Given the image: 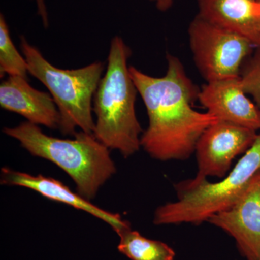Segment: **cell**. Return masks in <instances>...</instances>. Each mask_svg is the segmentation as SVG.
<instances>
[{"label": "cell", "instance_id": "cell-1", "mask_svg": "<svg viewBox=\"0 0 260 260\" xmlns=\"http://www.w3.org/2000/svg\"><path fill=\"white\" fill-rule=\"evenodd\" d=\"M167 72L160 78L129 67L148 116V126L141 135L140 145L156 160H184L194 153L205 130L219 119L210 113L193 109L200 89L188 77L179 58L167 54Z\"/></svg>", "mask_w": 260, "mask_h": 260}, {"label": "cell", "instance_id": "cell-2", "mask_svg": "<svg viewBox=\"0 0 260 260\" xmlns=\"http://www.w3.org/2000/svg\"><path fill=\"white\" fill-rule=\"evenodd\" d=\"M132 51L120 37L113 38L107 70L93 98L96 116L93 135L109 150H118L124 158L141 148L143 129L135 112L138 93L129 73Z\"/></svg>", "mask_w": 260, "mask_h": 260}, {"label": "cell", "instance_id": "cell-3", "mask_svg": "<svg viewBox=\"0 0 260 260\" xmlns=\"http://www.w3.org/2000/svg\"><path fill=\"white\" fill-rule=\"evenodd\" d=\"M3 133L18 140L32 156L49 160L62 169L76 185L77 193L88 200L115 174L109 149L93 133L77 132L74 139H60L44 134L39 126L25 121Z\"/></svg>", "mask_w": 260, "mask_h": 260}, {"label": "cell", "instance_id": "cell-4", "mask_svg": "<svg viewBox=\"0 0 260 260\" xmlns=\"http://www.w3.org/2000/svg\"><path fill=\"white\" fill-rule=\"evenodd\" d=\"M260 170V133L235 167L218 182L195 177L175 185L177 200L159 207L154 214L155 225H200L215 214L237 203Z\"/></svg>", "mask_w": 260, "mask_h": 260}, {"label": "cell", "instance_id": "cell-5", "mask_svg": "<svg viewBox=\"0 0 260 260\" xmlns=\"http://www.w3.org/2000/svg\"><path fill=\"white\" fill-rule=\"evenodd\" d=\"M20 46L29 74L47 87L55 102L60 114L61 134L74 135L77 128L93 133V98L102 78L104 63L95 61L79 69H60L48 61L23 36Z\"/></svg>", "mask_w": 260, "mask_h": 260}, {"label": "cell", "instance_id": "cell-6", "mask_svg": "<svg viewBox=\"0 0 260 260\" xmlns=\"http://www.w3.org/2000/svg\"><path fill=\"white\" fill-rule=\"evenodd\" d=\"M188 34L195 64L207 83L239 78L254 47L247 38L198 15L189 24Z\"/></svg>", "mask_w": 260, "mask_h": 260}, {"label": "cell", "instance_id": "cell-7", "mask_svg": "<svg viewBox=\"0 0 260 260\" xmlns=\"http://www.w3.org/2000/svg\"><path fill=\"white\" fill-rule=\"evenodd\" d=\"M255 130L218 121L205 130L197 143V177L223 179L231 171L233 160L245 153L255 141Z\"/></svg>", "mask_w": 260, "mask_h": 260}, {"label": "cell", "instance_id": "cell-8", "mask_svg": "<svg viewBox=\"0 0 260 260\" xmlns=\"http://www.w3.org/2000/svg\"><path fill=\"white\" fill-rule=\"evenodd\" d=\"M208 222L232 236L246 260H260V170L235 204Z\"/></svg>", "mask_w": 260, "mask_h": 260}, {"label": "cell", "instance_id": "cell-9", "mask_svg": "<svg viewBox=\"0 0 260 260\" xmlns=\"http://www.w3.org/2000/svg\"><path fill=\"white\" fill-rule=\"evenodd\" d=\"M198 100L219 121L260 130L259 109L244 93L239 78L207 83L200 90Z\"/></svg>", "mask_w": 260, "mask_h": 260}, {"label": "cell", "instance_id": "cell-10", "mask_svg": "<svg viewBox=\"0 0 260 260\" xmlns=\"http://www.w3.org/2000/svg\"><path fill=\"white\" fill-rule=\"evenodd\" d=\"M1 184L3 185L18 186L37 191L44 198L58 203H64L78 210L87 212L95 218L110 225L116 234L131 229L129 222L123 220L118 213H112L92 204L78 193L72 191L61 181L42 174L34 176L28 173L18 172L4 167L1 170Z\"/></svg>", "mask_w": 260, "mask_h": 260}, {"label": "cell", "instance_id": "cell-11", "mask_svg": "<svg viewBox=\"0 0 260 260\" xmlns=\"http://www.w3.org/2000/svg\"><path fill=\"white\" fill-rule=\"evenodd\" d=\"M0 106L36 125L59 129L60 114L51 94L32 88L27 78L9 76L2 82Z\"/></svg>", "mask_w": 260, "mask_h": 260}, {"label": "cell", "instance_id": "cell-12", "mask_svg": "<svg viewBox=\"0 0 260 260\" xmlns=\"http://www.w3.org/2000/svg\"><path fill=\"white\" fill-rule=\"evenodd\" d=\"M198 16L208 23L247 38L260 47V2L258 0H196Z\"/></svg>", "mask_w": 260, "mask_h": 260}, {"label": "cell", "instance_id": "cell-13", "mask_svg": "<svg viewBox=\"0 0 260 260\" xmlns=\"http://www.w3.org/2000/svg\"><path fill=\"white\" fill-rule=\"evenodd\" d=\"M119 236L118 250L131 260H174L175 252L165 243L147 239L131 229Z\"/></svg>", "mask_w": 260, "mask_h": 260}, {"label": "cell", "instance_id": "cell-14", "mask_svg": "<svg viewBox=\"0 0 260 260\" xmlns=\"http://www.w3.org/2000/svg\"><path fill=\"white\" fill-rule=\"evenodd\" d=\"M28 66L10 37L4 15H0V77L18 76L28 79Z\"/></svg>", "mask_w": 260, "mask_h": 260}, {"label": "cell", "instance_id": "cell-15", "mask_svg": "<svg viewBox=\"0 0 260 260\" xmlns=\"http://www.w3.org/2000/svg\"><path fill=\"white\" fill-rule=\"evenodd\" d=\"M239 81L244 93L252 96L260 111V47L243 64Z\"/></svg>", "mask_w": 260, "mask_h": 260}, {"label": "cell", "instance_id": "cell-16", "mask_svg": "<svg viewBox=\"0 0 260 260\" xmlns=\"http://www.w3.org/2000/svg\"><path fill=\"white\" fill-rule=\"evenodd\" d=\"M30 1L35 2L37 6L38 14L42 18L44 26L47 28L49 27V16H48L45 0H30Z\"/></svg>", "mask_w": 260, "mask_h": 260}, {"label": "cell", "instance_id": "cell-17", "mask_svg": "<svg viewBox=\"0 0 260 260\" xmlns=\"http://www.w3.org/2000/svg\"><path fill=\"white\" fill-rule=\"evenodd\" d=\"M155 3L159 11L166 12L170 9L176 0H150Z\"/></svg>", "mask_w": 260, "mask_h": 260}, {"label": "cell", "instance_id": "cell-18", "mask_svg": "<svg viewBox=\"0 0 260 260\" xmlns=\"http://www.w3.org/2000/svg\"><path fill=\"white\" fill-rule=\"evenodd\" d=\"M258 1H259V2H260V0H258Z\"/></svg>", "mask_w": 260, "mask_h": 260}]
</instances>
